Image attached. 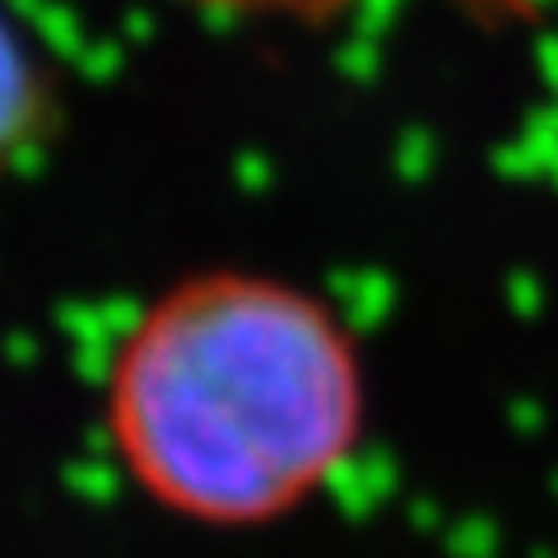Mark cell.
Instances as JSON below:
<instances>
[{"instance_id": "obj_1", "label": "cell", "mask_w": 558, "mask_h": 558, "mask_svg": "<svg viewBox=\"0 0 558 558\" xmlns=\"http://www.w3.org/2000/svg\"><path fill=\"white\" fill-rule=\"evenodd\" d=\"M126 475L201 526H260L326 488L363 438V359L322 299L209 270L154 299L108 368Z\"/></svg>"}, {"instance_id": "obj_2", "label": "cell", "mask_w": 558, "mask_h": 558, "mask_svg": "<svg viewBox=\"0 0 558 558\" xmlns=\"http://www.w3.org/2000/svg\"><path fill=\"white\" fill-rule=\"evenodd\" d=\"M43 117H47V94L38 65L28 61L20 33L0 14V163L38 140Z\"/></svg>"}]
</instances>
